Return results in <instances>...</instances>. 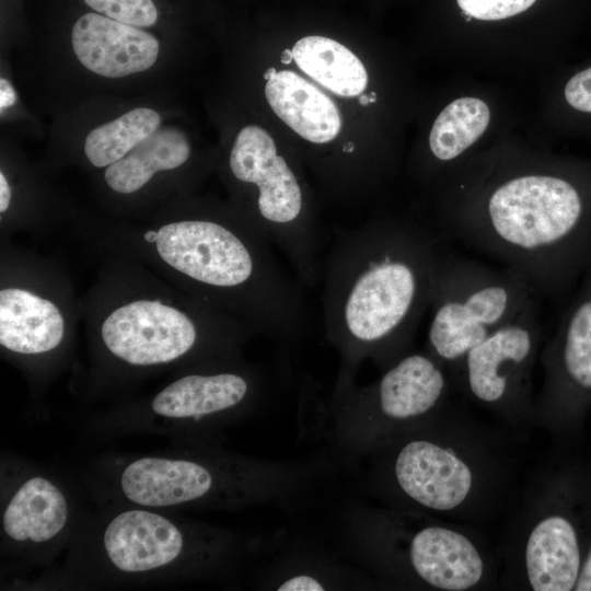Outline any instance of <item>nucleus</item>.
<instances>
[{"label":"nucleus","instance_id":"nucleus-1","mask_svg":"<svg viewBox=\"0 0 591 591\" xmlns=\"http://www.w3.org/2000/svg\"><path fill=\"white\" fill-rule=\"evenodd\" d=\"M439 253L430 232L401 222L336 232L321 276L325 336L340 356L336 392L354 385L363 360L386 369L412 351Z\"/></svg>","mask_w":591,"mask_h":591},{"label":"nucleus","instance_id":"nucleus-2","mask_svg":"<svg viewBox=\"0 0 591 591\" xmlns=\"http://www.w3.org/2000/svg\"><path fill=\"white\" fill-rule=\"evenodd\" d=\"M371 452L392 508L473 525L503 508L515 476L508 436L451 402Z\"/></svg>","mask_w":591,"mask_h":591},{"label":"nucleus","instance_id":"nucleus-3","mask_svg":"<svg viewBox=\"0 0 591 591\" xmlns=\"http://www.w3.org/2000/svg\"><path fill=\"white\" fill-rule=\"evenodd\" d=\"M582 215L581 197L567 179L521 174L497 184L484 204L455 211L447 234L521 274L537 297L554 296Z\"/></svg>","mask_w":591,"mask_h":591},{"label":"nucleus","instance_id":"nucleus-4","mask_svg":"<svg viewBox=\"0 0 591 591\" xmlns=\"http://www.w3.org/2000/svg\"><path fill=\"white\" fill-rule=\"evenodd\" d=\"M369 555L390 584L436 591L497 586L500 560L470 523L392 508L372 517Z\"/></svg>","mask_w":591,"mask_h":591},{"label":"nucleus","instance_id":"nucleus-5","mask_svg":"<svg viewBox=\"0 0 591 591\" xmlns=\"http://www.w3.org/2000/svg\"><path fill=\"white\" fill-rule=\"evenodd\" d=\"M304 475L293 465L213 455H147L120 468L116 487L124 499L142 508L218 507L273 499Z\"/></svg>","mask_w":591,"mask_h":591},{"label":"nucleus","instance_id":"nucleus-6","mask_svg":"<svg viewBox=\"0 0 591 591\" xmlns=\"http://www.w3.org/2000/svg\"><path fill=\"white\" fill-rule=\"evenodd\" d=\"M538 298L519 273L440 251L429 304L427 351L452 380L465 355Z\"/></svg>","mask_w":591,"mask_h":591},{"label":"nucleus","instance_id":"nucleus-7","mask_svg":"<svg viewBox=\"0 0 591 591\" xmlns=\"http://www.w3.org/2000/svg\"><path fill=\"white\" fill-rule=\"evenodd\" d=\"M229 167L239 183L255 189L252 225L288 257L302 285L314 287L323 267L321 232L294 170L278 153L271 136L254 125L241 129Z\"/></svg>","mask_w":591,"mask_h":591},{"label":"nucleus","instance_id":"nucleus-8","mask_svg":"<svg viewBox=\"0 0 591 591\" xmlns=\"http://www.w3.org/2000/svg\"><path fill=\"white\" fill-rule=\"evenodd\" d=\"M559 482L543 471L529 483L500 546V586L570 591L583 559L578 531L561 510Z\"/></svg>","mask_w":591,"mask_h":591},{"label":"nucleus","instance_id":"nucleus-9","mask_svg":"<svg viewBox=\"0 0 591 591\" xmlns=\"http://www.w3.org/2000/svg\"><path fill=\"white\" fill-rule=\"evenodd\" d=\"M452 380L427 350L410 351L373 383L335 392L340 430L362 450H373L422 422L450 402Z\"/></svg>","mask_w":591,"mask_h":591},{"label":"nucleus","instance_id":"nucleus-10","mask_svg":"<svg viewBox=\"0 0 591 591\" xmlns=\"http://www.w3.org/2000/svg\"><path fill=\"white\" fill-rule=\"evenodd\" d=\"M543 338L537 298L472 348L452 378L453 387L507 425H531L532 378Z\"/></svg>","mask_w":591,"mask_h":591},{"label":"nucleus","instance_id":"nucleus-11","mask_svg":"<svg viewBox=\"0 0 591 591\" xmlns=\"http://www.w3.org/2000/svg\"><path fill=\"white\" fill-rule=\"evenodd\" d=\"M223 535L171 519L157 509L123 510L102 528L100 556L117 573L144 577L213 564Z\"/></svg>","mask_w":591,"mask_h":591},{"label":"nucleus","instance_id":"nucleus-12","mask_svg":"<svg viewBox=\"0 0 591 591\" xmlns=\"http://www.w3.org/2000/svg\"><path fill=\"white\" fill-rule=\"evenodd\" d=\"M199 324L158 300H137L114 310L101 327L107 350L119 360L149 367L178 360L200 343Z\"/></svg>","mask_w":591,"mask_h":591},{"label":"nucleus","instance_id":"nucleus-13","mask_svg":"<svg viewBox=\"0 0 591 591\" xmlns=\"http://www.w3.org/2000/svg\"><path fill=\"white\" fill-rule=\"evenodd\" d=\"M540 358L544 381L534 396L531 425L555 431L567 414L571 390L591 392V294L577 304Z\"/></svg>","mask_w":591,"mask_h":591},{"label":"nucleus","instance_id":"nucleus-14","mask_svg":"<svg viewBox=\"0 0 591 591\" xmlns=\"http://www.w3.org/2000/svg\"><path fill=\"white\" fill-rule=\"evenodd\" d=\"M71 45L85 69L111 79L147 71L160 53V43L154 35L95 12L85 13L76 21Z\"/></svg>","mask_w":591,"mask_h":591},{"label":"nucleus","instance_id":"nucleus-15","mask_svg":"<svg viewBox=\"0 0 591 591\" xmlns=\"http://www.w3.org/2000/svg\"><path fill=\"white\" fill-rule=\"evenodd\" d=\"M258 387L257 379L244 371L190 373L160 391L151 402V412L175 422L215 420L251 403Z\"/></svg>","mask_w":591,"mask_h":591},{"label":"nucleus","instance_id":"nucleus-16","mask_svg":"<svg viewBox=\"0 0 591 591\" xmlns=\"http://www.w3.org/2000/svg\"><path fill=\"white\" fill-rule=\"evenodd\" d=\"M70 518L63 490L49 477L30 475L18 483L1 514L2 534L18 547L36 548L54 543Z\"/></svg>","mask_w":591,"mask_h":591},{"label":"nucleus","instance_id":"nucleus-17","mask_svg":"<svg viewBox=\"0 0 591 591\" xmlns=\"http://www.w3.org/2000/svg\"><path fill=\"white\" fill-rule=\"evenodd\" d=\"M265 94L275 114L303 139L326 143L339 134L341 118L336 104L296 72H276L267 81Z\"/></svg>","mask_w":591,"mask_h":591},{"label":"nucleus","instance_id":"nucleus-18","mask_svg":"<svg viewBox=\"0 0 591 591\" xmlns=\"http://www.w3.org/2000/svg\"><path fill=\"white\" fill-rule=\"evenodd\" d=\"M65 321L51 301L20 288L0 291V344L22 355L48 352L59 346Z\"/></svg>","mask_w":591,"mask_h":591},{"label":"nucleus","instance_id":"nucleus-19","mask_svg":"<svg viewBox=\"0 0 591 591\" xmlns=\"http://www.w3.org/2000/svg\"><path fill=\"white\" fill-rule=\"evenodd\" d=\"M190 157L186 135L176 127H160L124 158L108 165L106 184L119 194H131L143 187L161 171L182 166Z\"/></svg>","mask_w":591,"mask_h":591},{"label":"nucleus","instance_id":"nucleus-20","mask_svg":"<svg viewBox=\"0 0 591 591\" xmlns=\"http://www.w3.org/2000/svg\"><path fill=\"white\" fill-rule=\"evenodd\" d=\"M292 53L304 73L337 95L356 96L367 88L368 74L361 60L332 38L303 37L294 44Z\"/></svg>","mask_w":591,"mask_h":591},{"label":"nucleus","instance_id":"nucleus-21","mask_svg":"<svg viewBox=\"0 0 591 591\" xmlns=\"http://www.w3.org/2000/svg\"><path fill=\"white\" fill-rule=\"evenodd\" d=\"M160 114L149 107L126 112L92 129L84 140V154L95 167H107L159 129Z\"/></svg>","mask_w":591,"mask_h":591},{"label":"nucleus","instance_id":"nucleus-22","mask_svg":"<svg viewBox=\"0 0 591 591\" xmlns=\"http://www.w3.org/2000/svg\"><path fill=\"white\" fill-rule=\"evenodd\" d=\"M490 112L485 102L474 97H462L451 102L436 118L429 147L442 162L457 158L486 130Z\"/></svg>","mask_w":591,"mask_h":591},{"label":"nucleus","instance_id":"nucleus-23","mask_svg":"<svg viewBox=\"0 0 591 591\" xmlns=\"http://www.w3.org/2000/svg\"><path fill=\"white\" fill-rule=\"evenodd\" d=\"M92 10L137 27H150L159 13L153 0H83Z\"/></svg>","mask_w":591,"mask_h":591},{"label":"nucleus","instance_id":"nucleus-24","mask_svg":"<svg viewBox=\"0 0 591 591\" xmlns=\"http://www.w3.org/2000/svg\"><path fill=\"white\" fill-rule=\"evenodd\" d=\"M459 7L470 16L495 21L502 20L528 10L536 0H456Z\"/></svg>","mask_w":591,"mask_h":591},{"label":"nucleus","instance_id":"nucleus-25","mask_svg":"<svg viewBox=\"0 0 591 591\" xmlns=\"http://www.w3.org/2000/svg\"><path fill=\"white\" fill-rule=\"evenodd\" d=\"M565 97L573 108L591 113V67L578 72L567 82Z\"/></svg>","mask_w":591,"mask_h":591},{"label":"nucleus","instance_id":"nucleus-26","mask_svg":"<svg viewBox=\"0 0 591 591\" xmlns=\"http://www.w3.org/2000/svg\"><path fill=\"white\" fill-rule=\"evenodd\" d=\"M327 583L323 578H318L314 575L306 572H298L285 578L278 584L276 590L278 591H320L326 590Z\"/></svg>","mask_w":591,"mask_h":591},{"label":"nucleus","instance_id":"nucleus-27","mask_svg":"<svg viewBox=\"0 0 591 591\" xmlns=\"http://www.w3.org/2000/svg\"><path fill=\"white\" fill-rule=\"evenodd\" d=\"M576 591H591V545L583 559L575 589Z\"/></svg>","mask_w":591,"mask_h":591},{"label":"nucleus","instance_id":"nucleus-28","mask_svg":"<svg viewBox=\"0 0 591 591\" xmlns=\"http://www.w3.org/2000/svg\"><path fill=\"white\" fill-rule=\"evenodd\" d=\"M1 93H0V108H7L14 104L15 94L11 84L3 78L0 80Z\"/></svg>","mask_w":591,"mask_h":591},{"label":"nucleus","instance_id":"nucleus-29","mask_svg":"<svg viewBox=\"0 0 591 591\" xmlns=\"http://www.w3.org/2000/svg\"><path fill=\"white\" fill-rule=\"evenodd\" d=\"M11 201V188L10 185L4 176V174L0 173V212H4L10 205Z\"/></svg>","mask_w":591,"mask_h":591},{"label":"nucleus","instance_id":"nucleus-30","mask_svg":"<svg viewBox=\"0 0 591 591\" xmlns=\"http://www.w3.org/2000/svg\"><path fill=\"white\" fill-rule=\"evenodd\" d=\"M292 59H293L292 50H289V49L283 50L281 55V62L285 65H288L291 62Z\"/></svg>","mask_w":591,"mask_h":591},{"label":"nucleus","instance_id":"nucleus-31","mask_svg":"<svg viewBox=\"0 0 591 591\" xmlns=\"http://www.w3.org/2000/svg\"><path fill=\"white\" fill-rule=\"evenodd\" d=\"M359 102H360L361 105H367V104L371 103V97L368 96V95H361Z\"/></svg>","mask_w":591,"mask_h":591},{"label":"nucleus","instance_id":"nucleus-32","mask_svg":"<svg viewBox=\"0 0 591 591\" xmlns=\"http://www.w3.org/2000/svg\"><path fill=\"white\" fill-rule=\"evenodd\" d=\"M277 71L274 68H270L265 73V79L268 81Z\"/></svg>","mask_w":591,"mask_h":591}]
</instances>
